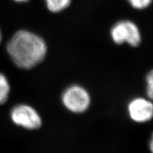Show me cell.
I'll return each instance as SVG.
<instances>
[{
    "instance_id": "obj_1",
    "label": "cell",
    "mask_w": 153,
    "mask_h": 153,
    "mask_svg": "<svg viewBox=\"0 0 153 153\" xmlns=\"http://www.w3.org/2000/svg\"><path fill=\"white\" fill-rule=\"evenodd\" d=\"M7 51L19 68L30 69L44 60L47 45L40 36L22 30L17 32L9 41Z\"/></svg>"
},
{
    "instance_id": "obj_2",
    "label": "cell",
    "mask_w": 153,
    "mask_h": 153,
    "mask_svg": "<svg viewBox=\"0 0 153 153\" xmlns=\"http://www.w3.org/2000/svg\"><path fill=\"white\" fill-rule=\"evenodd\" d=\"M61 100L65 107L75 114L85 112L91 102L89 92L79 85H72L67 88L62 94Z\"/></svg>"
},
{
    "instance_id": "obj_3",
    "label": "cell",
    "mask_w": 153,
    "mask_h": 153,
    "mask_svg": "<svg viewBox=\"0 0 153 153\" xmlns=\"http://www.w3.org/2000/svg\"><path fill=\"white\" fill-rule=\"evenodd\" d=\"M111 36L117 45L129 44L131 47H137L142 41L140 30L132 21L124 20L117 22L112 27Z\"/></svg>"
},
{
    "instance_id": "obj_4",
    "label": "cell",
    "mask_w": 153,
    "mask_h": 153,
    "mask_svg": "<svg viewBox=\"0 0 153 153\" xmlns=\"http://www.w3.org/2000/svg\"><path fill=\"white\" fill-rule=\"evenodd\" d=\"M13 123L29 130H35L42 125L39 114L31 107L21 105L14 108L11 112Z\"/></svg>"
},
{
    "instance_id": "obj_5",
    "label": "cell",
    "mask_w": 153,
    "mask_h": 153,
    "mask_svg": "<svg viewBox=\"0 0 153 153\" xmlns=\"http://www.w3.org/2000/svg\"><path fill=\"white\" fill-rule=\"evenodd\" d=\"M128 112L133 121L147 123L153 118V103L148 98H135L128 103Z\"/></svg>"
},
{
    "instance_id": "obj_6",
    "label": "cell",
    "mask_w": 153,
    "mask_h": 153,
    "mask_svg": "<svg viewBox=\"0 0 153 153\" xmlns=\"http://www.w3.org/2000/svg\"><path fill=\"white\" fill-rule=\"evenodd\" d=\"M48 9L52 12L57 13L68 7L71 0H45Z\"/></svg>"
},
{
    "instance_id": "obj_7",
    "label": "cell",
    "mask_w": 153,
    "mask_h": 153,
    "mask_svg": "<svg viewBox=\"0 0 153 153\" xmlns=\"http://www.w3.org/2000/svg\"><path fill=\"white\" fill-rule=\"evenodd\" d=\"M10 92V85L7 78L0 74V104L7 101Z\"/></svg>"
},
{
    "instance_id": "obj_8",
    "label": "cell",
    "mask_w": 153,
    "mask_h": 153,
    "mask_svg": "<svg viewBox=\"0 0 153 153\" xmlns=\"http://www.w3.org/2000/svg\"><path fill=\"white\" fill-rule=\"evenodd\" d=\"M131 5L136 9H144L150 5L152 0H128Z\"/></svg>"
},
{
    "instance_id": "obj_9",
    "label": "cell",
    "mask_w": 153,
    "mask_h": 153,
    "mask_svg": "<svg viewBox=\"0 0 153 153\" xmlns=\"http://www.w3.org/2000/svg\"><path fill=\"white\" fill-rule=\"evenodd\" d=\"M146 94L147 96V98L153 102V85H147Z\"/></svg>"
},
{
    "instance_id": "obj_10",
    "label": "cell",
    "mask_w": 153,
    "mask_h": 153,
    "mask_svg": "<svg viewBox=\"0 0 153 153\" xmlns=\"http://www.w3.org/2000/svg\"><path fill=\"white\" fill-rule=\"evenodd\" d=\"M147 85H153V69L151 70L146 76Z\"/></svg>"
},
{
    "instance_id": "obj_11",
    "label": "cell",
    "mask_w": 153,
    "mask_h": 153,
    "mask_svg": "<svg viewBox=\"0 0 153 153\" xmlns=\"http://www.w3.org/2000/svg\"><path fill=\"white\" fill-rule=\"evenodd\" d=\"M149 147L150 151L152 152H153V133H152V135L151 138V140H150V142H149Z\"/></svg>"
},
{
    "instance_id": "obj_12",
    "label": "cell",
    "mask_w": 153,
    "mask_h": 153,
    "mask_svg": "<svg viewBox=\"0 0 153 153\" xmlns=\"http://www.w3.org/2000/svg\"><path fill=\"white\" fill-rule=\"evenodd\" d=\"M15 1L17 2H26L29 1V0H15Z\"/></svg>"
},
{
    "instance_id": "obj_13",
    "label": "cell",
    "mask_w": 153,
    "mask_h": 153,
    "mask_svg": "<svg viewBox=\"0 0 153 153\" xmlns=\"http://www.w3.org/2000/svg\"><path fill=\"white\" fill-rule=\"evenodd\" d=\"M1 32H0V42H1Z\"/></svg>"
}]
</instances>
